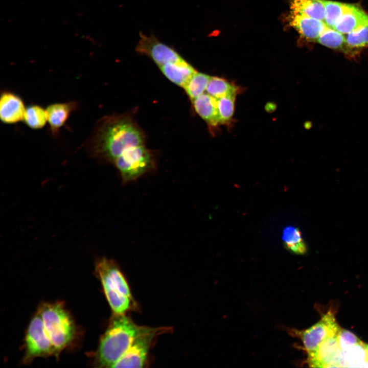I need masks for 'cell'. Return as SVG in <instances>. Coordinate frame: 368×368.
<instances>
[{"label":"cell","instance_id":"7c38bea8","mask_svg":"<svg viewBox=\"0 0 368 368\" xmlns=\"http://www.w3.org/2000/svg\"><path fill=\"white\" fill-rule=\"evenodd\" d=\"M289 21L302 36L312 41H316L327 27L321 20L292 12L289 16Z\"/></svg>","mask_w":368,"mask_h":368},{"label":"cell","instance_id":"ffe728a7","mask_svg":"<svg viewBox=\"0 0 368 368\" xmlns=\"http://www.w3.org/2000/svg\"><path fill=\"white\" fill-rule=\"evenodd\" d=\"M342 367H368L364 343L360 341L350 349L342 351Z\"/></svg>","mask_w":368,"mask_h":368},{"label":"cell","instance_id":"2e32d148","mask_svg":"<svg viewBox=\"0 0 368 368\" xmlns=\"http://www.w3.org/2000/svg\"><path fill=\"white\" fill-rule=\"evenodd\" d=\"M319 44L343 53L349 57H354L359 50L351 48L347 43L344 34L327 27L316 40Z\"/></svg>","mask_w":368,"mask_h":368},{"label":"cell","instance_id":"ac0fdd59","mask_svg":"<svg viewBox=\"0 0 368 368\" xmlns=\"http://www.w3.org/2000/svg\"><path fill=\"white\" fill-rule=\"evenodd\" d=\"M291 12L300 13L325 22V11L318 0H290Z\"/></svg>","mask_w":368,"mask_h":368},{"label":"cell","instance_id":"9c48e42d","mask_svg":"<svg viewBox=\"0 0 368 368\" xmlns=\"http://www.w3.org/2000/svg\"><path fill=\"white\" fill-rule=\"evenodd\" d=\"M339 329L331 311L324 314L318 322L302 333V339L308 354L315 351L327 339L336 335Z\"/></svg>","mask_w":368,"mask_h":368},{"label":"cell","instance_id":"603a6c76","mask_svg":"<svg viewBox=\"0 0 368 368\" xmlns=\"http://www.w3.org/2000/svg\"><path fill=\"white\" fill-rule=\"evenodd\" d=\"M211 77L197 71L192 76L183 87L192 101L204 93Z\"/></svg>","mask_w":368,"mask_h":368},{"label":"cell","instance_id":"4fadbf2b","mask_svg":"<svg viewBox=\"0 0 368 368\" xmlns=\"http://www.w3.org/2000/svg\"><path fill=\"white\" fill-rule=\"evenodd\" d=\"M368 24V14L360 7L354 5L337 21L333 29L347 34Z\"/></svg>","mask_w":368,"mask_h":368},{"label":"cell","instance_id":"cb8c5ba5","mask_svg":"<svg viewBox=\"0 0 368 368\" xmlns=\"http://www.w3.org/2000/svg\"><path fill=\"white\" fill-rule=\"evenodd\" d=\"M27 125L33 129L43 127L48 121L46 110L38 105H31L26 109L24 118Z\"/></svg>","mask_w":368,"mask_h":368},{"label":"cell","instance_id":"484cf974","mask_svg":"<svg viewBox=\"0 0 368 368\" xmlns=\"http://www.w3.org/2000/svg\"><path fill=\"white\" fill-rule=\"evenodd\" d=\"M347 43L352 48L359 50L368 47V24L358 30L344 34Z\"/></svg>","mask_w":368,"mask_h":368},{"label":"cell","instance_id":"8992f818","mask_svg":"<svg viewBox=\"0 0 368 368\" xmlns=\"http://www.w3.org/2000/svg\"><path fill=\"white\" fill-rule=\"evenodd\" d=\"M172 328L144 326L130 346L113 367H143L149 361V353L158 336L171 332Z\"/></svg>","mask_w":368,"mask_h":368},{"label":"cell","instance_id":"7402d4cb","mask_svg":"<svg viewBox=\"0 0 368 368\" xmlns=\"http://www.w3.org/2000/svg\"><path fill=\"white\" fill-rule=\"evenodd\" d=\"M238 87L227 80L218 77H211L206 91L218 99L231 95L237 94Z\"/></svg>","mask_w":368,"mask_h":368},{"label":"cell","instance_id":"8fae6325","mask_svg":"<svg viewBox=\"0 0 368 368\" xmlns=\"http://www.w3.org/2000/svg\"><path fill=\"white\" fill-rule=\"evenodd\" d=\"M26 109L21 99L17 95L4 91L0 100V118L2 122L13 124L22 120Z\"/></svg>","mask_w":368,"mask_h":368},{"label":"cell","instance_id":"5b68a950","mask_svg":"<svg viewBox=\"0 0 368 368\" xmlns=\"http://www.w3.org/2000/svg\"><path fill=\"white\" fill-rule=\"evenodd\" d=\"M122 181L126 183L136 180L155 168L153 153L144 145L133 147L125 150L114 162Z\"/></svg>","mask_w":368,"mask_h":368},{"label":"cell","instance_id":"7a4b0ae2","mask_svg":"<svg viewBox=\"0 0 368 368\" xmlns=\"http://www.w3.org/2000/svg\"><path fill=\"white\" fill-rule=\"evenodd\" d=\"M144 327L135 324L126 314L113 313L96 352L97 366L113 367Z\"/></svg>","mask_w":368,"mask_h":368},{"label":"cell","instance_id":"e0dca14e","mask_svg":"<svg viewBox=\"0 0 368 368\" xmlns=\"http://www.w3.org/2000/svg\"><path fill=\"white\" fill-rule=\"evenodd\" d=\"M77 105L75 102L55 103L49 106L46 109L48 121L51 130L54 135L65 124L71 112L75 110Z\"/></svg>","mask_w":368,"mask_h":368},{"label":"cell","instance_id":"5bb4252c","mask_svg":"<svg viewBox=\"0 0 368 368\" xmlns=\"http://www.w3.org/2000/svg\"><path fill=\"white\" fill-rule=\"evenodd\" d=\"M192 101L196 112L210 126L215 127L221 124L217 99L206 93Z\"/></svg>","mask_w":368,"mask_h":368},{"label":"cell","instance_id":"6da1fadb","mask_svg":"<svg viewBox=\"0 0 368 368\" xmlns=\"http://www.w3.org/2000/svg\"><path fill=\"white\" fill-rule=\"evenodd\" d=\"M145 136L135 121L127 114L105 117L97 123L91 140L97 157L113 163L129 148L144 145Z\"/></svg>","mask_w":368,"mask_h":368},{"label":"cell","instance_id":"d6986e66","mask_svg":"<svg viewBox=\"0 0 368 368\" xmlns=\"http://www.w3.org/2000/svg\"><path fill=\"white\" fill-rule=\"evenodd\" d=\"M282 240L285 248L291 252L297 255L306 253V244L297 227L293 226L285 227L283 230Z\"/></svg>","mask_w":368,"mask_h":368},{"label":"cell","instance_id":"4316f807","mask_svg":"<svg viewBox=\"0 0 368 368\" xmlns=\"http://www.w3.org/2000/svg\"><path fill=\"white\" fill-rule=\"evenodd\" d=\"M338 345L342 351H346L361 340L352 332L340 328L336 335Z\"/></svg>","mask_w":368,"mask_h":368},{"label":"cell","instance_id":"30bf717a","mask_svg":"<svg viewBox=\"0 0 368 368\" xmlns=\"http://www.w3.org/2000/svg\"><path fill=\"white\" fill-rule=\"evenodd\" d=\"M308 362L314 367H342V351L336 335L327 339L315 351L308 353Z\"/></svg>","mask_w":368,"mask_h":368},{"label":"cell","instance_id":"9a60e30c","mask_svg":"<svg viewBox=\"0 0 368 368\" xmlns=\"http://www.w3.org/2000/svg\"><path fill=\"white\" fill-rule=\"evenodd\" d=\"M163 74L171 82L183 87L197 71L183 59L166 63L159 67Z\"/></svg>","mask_w":368,"mask_h":368},{"label":"cell","instance_id":"44dd1931","mask_svg":"<svg viewBox=\"0 0 368 368\" xmlns=\"http://www.w3.org/2000/svg\"><path fill=\"white\" fill-rule=\"evenodd\" d=\"M324 6L325 11V22L332 28L338 19L353 7V4L329 0H318Z\"/></svg>","mask_w":368,"mask_h":368},{"label":"cell","instance_id":"277c9868","mask_svg":"<svg viewBox=\"0 0 368 368\" xmlns=\"http://www.w3.org/2000/svg\"><path fill=\"white\" fill-rule=\"evenodd\" d=\"M45 331L55 350L56 356L73 341L76 327L61 303H44L39 307Z\"/></svg>","mask_w":368,"mask_h":368},{"label":"cell","instance_id":"d4e9b609","mask_svg":"<svg viewBox=\"0 0 368 368\" xmlns=\"http://www.w3.org/2000/svg\"><path fill=\"white\" fill-rule=\"evenodd\" d=\"M236 94L222 97L217 100V106L221 124L228 123L232 119L235 109Z\"/></svg>","mask_w":368,"mask_h":368},{"label":"cell","instance_id":"ba28073f","mask_svg":"<svg viewBox=\"0 0 368 368\" xmlns=\"http://www.w3.org/2000/svg\"><path fill=\"white\" fill-rule=\"evenodd\" d=\"M135 51L150 57L159 67L183 59L173 48L161 42L155 36L142 33H140Z\"/></svg>","mask_w":368,"mask_h":368},{"label":"cell","instance_id":"52a82bcc","mask_svg":"<svg viewBox=\"0 0 368 368\" xmlns=\"http://www.w3.org/2000/svg\"><path fill=\"white\" fill-rule=\"evenodd\" d=\"M51 355L56 356V353L37 312L31 320L26 332L24 361L29 363L36 357Z\"/></svg>","mask_w":368,"mask_h":368},{"label":"cell","instance_id":"83f0119b","mask_svg":"<svg viewBox=\"0 0 368 368\" xmlns=\"http://www.w3.org/2000/svg\"><path fill=\"white\" fill-rule=\"evenodd\" d=\"M364 346H365V347L366 349V354H367V359H368V344L364 343Z\"/></svg>","mask_w":368,"mask_h":368},{"label":"cell","instance_id":"3957f363","mask_svg":"<svg viewBox=\"0 0 368 368\" xmlns=\"http://www.w3.org/2000/svg\"><path fill=\"white\" fill-rule=\"evenodd\" d=\"M95 269L113 313L125 314L130 311H139V305L129 284L114 261L101 258L96 262Z\"/></svg>","mask_w":368,"mask_h":368}]
</instances>
